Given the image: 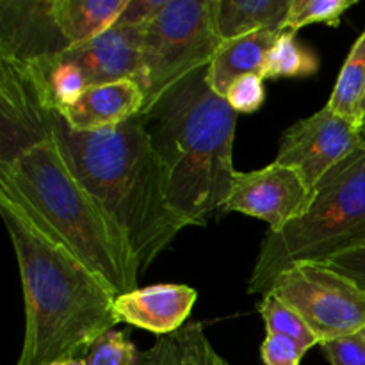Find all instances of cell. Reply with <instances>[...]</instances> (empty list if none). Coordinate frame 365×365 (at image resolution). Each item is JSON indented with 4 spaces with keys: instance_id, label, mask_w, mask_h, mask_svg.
<instances>
[{
    "instance_id": "cell-21",
    "label": "cell",
    "mask_w": 365,
    "mask_h": 365,
    "mask_svg": "<svg viewBox=\"0 0 365 365\" xmlns=\"http://www.w3.org/2000/svg\"><path fill=\"white\" fill-rule=\"evenodd\" d=\"M359 0H291L287 20L282 32H296L310 24H327L339 27L342 16Z\"/></svg>"
},
{
    "instance_id": "cell-13",
    "label": "cell",
    "mask_w": 365,
    "mask_h": 365,
    "mask_svg": "<svg viewBox=\"0 0 365 365\" xmlns=\"http://www.w3.org/2000/svg\"><path fill=\"white\" fill-rule=\"evenodd\" d=\"M145 93L135 81L89 86L84 95L61 113L75 132H96L116 127L143 113Z\"/></svg>"
},
{
    "instance_id": "cell-27",
    "label": "cell",
    "mask_w": 365,
    "mask_h": 365,
    "mask_svg": "<svg viewBox=\"0 0 365 365\" xmlns=\"http://www.w3.org/2000/svg\"><path fill=\"white\" fill-rule=\"evenodd\" d=\"M164 4H166V0H128L127 7L121 13L116 25L145 31L155 20Z\"/></svg>"
},
{
    "instance_id": "cell-11",
    "label": "cell",
    "mask_w": 365,
    "mask_h": 365,
    "mask_svg": "<svg viewBox=\"0 0 365 365\" xmlns=\"http://www.w3.org/2000/svg\"><path fill=\"white\" fill-rule=\"evenodd\" d=\"M143 31L114 25L88 43L73 46L63 56L73 61L88 78L89 86L118 81L143 84Z\"/></svg>"
},
{
    "instance_id": "cell-17",
    "label": "cell",
    "mask_w": 365,
    "mask_h": 365,
    "mask_svg": "<svg viewBox=\"0 0 365 365\" xmlns=\"http://www.w3.org/2000/svg\"><path fill=\"white\" fill-rule=\"evenodd\" d=\"M138 365H230L207 339L202 323H187L139 355Z\"/></svg>"
},
{
    "instance_id": "cell-12",
    "label": "cell",
    "mask_w": 365,
    "mask_h": 365,
    "mask_svg": "<svg viewBox=\"0 0 365 365\" xmlns=\"http://www.w3.org/2000/svg\"><path fill=\"white\" fill-rule=\"evenodd\" d=\"M196 299L198 292L189 285H148L116 296L114 312L120 323L163 337L175 334L187 324Z\"/></svg>"
},
{
    "instance_id": "cell-6",
    "label": "cell",
    "mask_w": 365,
    "mask_h": 365,
    "mask_svg": "<svg viewBox=\"0 0 365 365\" xmlns=\"http://www.w3.org/2000/svg\"><path fill=\"white\" fill-rule=\"evenodd\" d=\"M223 39L216 27V0H166L143 31V113L178 84L209 68Z\"/></svg>"
},
{
    "instance_id": "cell-29",
    "label": "cell",
    "mask_w": 365,
    "mask_h": 365,
    "mask_svg": "<svg viewBox=\"0 0 365 365\" xmlns=\"http://www.w3.org/2000/svg\"><path fill=\"white\" fill-rule=\"evenodd\" d=\"M360 134H362V138L365 141V100H364V106H362V125H360Z\"/></svg>"
},
{
    "instance_id": "cell-14",
    "label": "cell",
    "mask_w": 365,
    "mask_h": 365,
    "mask_svg": "<svg viewBox=\"0 0 365 365\" xmlns=\"http://www.w3.org/2000/svg\"><path fill=\"white\" fill-rule=\"evenodd\" d=\"M280 36L282 32L259 31L225 41L207 68V81L210 88L225 98L232 82L242 75L253 73L262 77L267 53Z\"/></svg>"
},
{
    "instance_id": "cell-10",
    "label": "cell",
    "mask_w": 365,
    "mask_h": 365,
    "mask_svg": "<svg viewBox=\"0 0 365 365\" xmlns=\"http://www.w3.org/2000/svg\"><path fill=\"white\" fill-rule=\"evenodd\" d=\"M70 48L53 0H0V61L27 66L56 59Z\"/></svg>"
},
{
    "instance_id": "cell-18",
    "label": "cell",
    "mask_w": 365,
    "mask_h": 365,
    "mask_svg": "<svg viewBox=\"0 0 365 365\" xmlns=\"http://www.w3.org/2000/svg\"><path fill=\"white\" fill-rule=\"evenodd\" d=\"M365 100V29L356 38L339 73L335 88L327 106L355 127L362 125V106Z\"/></svg>"
},
{
    "instance_id": "cell-22",
    "label": "cell",
    "mask_w": 365,
    "mask_h": 365,
    "mask_svg": "<svg viewBox=\"0 0 365 365\" xmlns=\"http://www.w3.org/2000/svg\"><path fill=\"white\" fill-rule=\"evenodd\" d=\"M139 355L125 331L109 330L93 342L84 360L86 365H138Z\"/></svg>"
},
{
    "instance_id": "cell-28",
    "label": "cell",
    "mask_w": 365,
    "mask_h": 365,
    "mask_svg": "<svg viewBox=\"0 0 365 365\" xmlns=\"http://www.w3.org/2000/svg\"><path fill=\"white\" fill-rule=\"evenodd\" d=\"M59 365H86V360L84 359H71V360H66V362H63Z\"/></svg>"
},
{
    "instance_id": "cell-16",
    "label": "cell",
    "mask_w": 365,
    "mask_h": 365,
    "mask_svg": "<svg viewBox=\"0 0 365 365\" xmlns=\"http://www.w3.org/2000/svg\"><path fill=\"white\" fill-rule=\"evenodd\" d=\"M128 0H53L57 24L73 46L98 38L116 25Z\"/></svg>"
},
{
    "instance_id": "cell-25",
    "label": "cell",
    "mask_w": 365,
    "mask_h": 365,
    "mask_svg": "<svg viewBox=\"0 0 365 365\" xmlns=\"http://www.w3.org/2000/svg\"><path fill=\"white\" fill-rule=\"evenodd\" d=\"M321 348L331 365H365L364 331L323 342Z\"/></svg>"
},
{
    "instance_id": "cell-30",
    "label": "cell",
    "mask_w": 365,
    "mask_h": 365,
    "mask_svg": "<svg viewBox=\"0 0 365 365\" xmlns=\"http://www.w3.org/2000/svg\"><path fill=\"white\" fill-rule=\"evenodd\" d=\"M364 335H365V330H364Z\"/></svg>"
},
{
    "instance_id": "cell-24",
    "label": "cell",
    "mask_w": 365,
    "mask_h": 365,
    "mask_svg": "<svg viewBox=\"0 0 365 365\" xmlns=\"http://www.w3.org/2000/svg\"><path fill=\"white\" fill-rule=\"evenodd\" d=\"M307 351L299 342L278 334H267L260 348L264 365H299Z\"/></svg>"
},
{
    "instance_id": "cell-8",
    "label": "cell",
    "mask_w": 365,
    "mask_h": 365,
    "mask_svg": "<svg viewBox=\"0 0 365 365\" xmlns=\"http://www.w3.org/2000/svg\"><path fill=\"white\" fill-rule=\"evenodd\" d=\"M364 145L359 127L324 106L282 135L274 163L294 170L312 192L328 171Z\"/></svg>"
},
{
    "instance_id": "cell-7",
    "label": "cell",
    "mask_w": 365,
    "mask_h": 365,
    "mask_svg": "<svg viewBox=\"0 0 365 365\" xmlns=\"http://www.w3.org/2000/svg\"><path fill=\"white\" fill-rule=\"evenodd\" d=\"M271 292L305 319L321 344L365 330V292L327 264H294Z\"/></svg>"
},
{
    "instance_id": "cell-20",
    "label": "cell",
    "mask_w": 365,
    "mask_h": 365,
    "mask_svg": "<svg viewBox=\"0 0 365 365\" xmlns=\"http://www.w3.org/2000/svg\"><path fill=\"white\" fill-rule=\"evenodd\" d=\"M259 312L266 323L267 334L285 335L292 341L299 342L305 349H312L314 346H321L319 339L314 335L309 324L291 305L278 298L274 292H266L259 305Z\"/></svg>"
},
{
    "instance_id": "cell-2",
    "label": "cell",
    "mask_w": 365,
    "mask_h": 365,
    "mask_svg": "<svg viewBox=\"0 0 365 365\" xmlns=\"http://www.w3.org/2000/svg\"><path fill=\"white\" fill-rule=\"evenodd\" d=\"M50 128L81 184L127 241L139 274L187 227L168 202V177L143 114L96 132L71 130L59 113Z\"/></svg>"
},
{
    "instance_id": "cell-19",
    "label": "cell",
    "mask_w": 365,
    "mask_h": 365,
    "mask_svg": "<svg viewBox=\"0 0 365 365\" xmlns=\"http://www.w3.org/2000/svg\"><path fill=\"white\" fill-rule=\"evenodd\" d=\"M319 70V57L296 39L292 32H282L278 41L267 53L264 78L312 77Z\"/></svg>"
},
{
    "instance_id": "cell-23",
    "label": "cell",
    "mask_w": 365,
    "mask_h": 365,
    "mask_svg": "<svg viewBox=\"0 0 365 365\" xmlns=\"http://www.w3.org/2000/svg\"><path fill=\"white\" fill-rule=\"evenodd\" d=\"M225 100L237 114H252L262 107L266 100L264 78L260 75H242L232 82Z\"/></svg>"
},
{
    "instance_id": "cell-15",
    "label": "cell",
    "mask_w": 365,
    "mask_h": 365,
    "mask_svg": "<svg viewBox=\"0 0 365 365\" xmlns=\"http://www.w3.org/2000/svg\"><path fill=\"white\" fill-rule=\"evenodd\" d=\"M291 0H216V27L225 41L259 31L282 32Z\"/></svg>"
},
{
    "instance_id": "cell-3",
    "label": "cell",
    "mask_w": 365,
    "mask_h": 365,
    "mask_svg": "<svg viewBox=\"0 0 365 365\" xmlns=\"http://www.w3.org/2000/svg\"><path fill=\"white\" fill-rule=\"evenodd\" d=\"M0 192L27 210L114 294L138 289L139 267L127 241L70 170L52 128L0 159Z\"/></svg>"
},
{
    "instance_id": "cell-26",
    "label": "cell",
    "mask_w": 365,
    "mask_h": 365,
    "mask_svg": "<svg viewBox=\"0 0 365 365\" xmlns=\"http://www.w3.org/2000/svg\"><path fill=\"white\" fill-rule=\"evenodd\" d=\"M324 264L355 282L365 292V242L339 253V255L327 260Z\"/></svg>"
},
{
    "instance_id": "cell-9",
    "label": "cell",
    "mask_w": 365,
    "mask_h": 365,
    "mask_svg": "<svg viewBox=\"0 0 365 365\" xmlns=\"http://www.w3.org/2000/svg\"><path fill=\"white\" fill-rule=\"evenodd\" d=\"M312 192L294 170L273 163L255 171H235L225 212H239L269 225L280 232L309 207Z\"/></svg>"
},
{
    "instance_id": "cell-1",
    "label": "cell",
    "mask_w": 365,
    "mask_h": 365,
    "mask_svg": "<svg viewBox=\"0 0 365 365\" xmlns=\"http://www.w3.org/2000/svg\"><path fill=\"white\" fill-rule=\"evenodd\" d=\"M25 305V335L16 365H59L84 359L96 339L114 330L116 294L70 250L0 192Z\"/></svg>"
},
{
    "instance_id": "cell-5",
    "label": "cell",
    "mask_w": 365,
    "mask_h": 365,
    "mask_svg": "<svg viewBox=\"0 0 365 365\" xmlns=\"http://www.w3.org/2000/svg\"><path fill=\"white\" fill-rule=\"evenodd\" d=\"M365 242V145L328 171L309 207L280 232H267L248 282L250 294H266L284 271L302 262L334 259Z\"/></svg>"
},
{
    "instance_id": "cell-4",
    "label": "cell",
    "mask_w": 365,
    "mask_h": 365,
    "mask_svg": "<svg viewBox=\"0 0 365 365\" xmlns=\"http://www.w3.org/2000/svg\"><path fill=\"white\" fill-rule=\"evenodd\" d=\"M168 177V202L187 227H203L223 210L235 177L237 113L196 71L143 114Z\"/></svg>"
}]
</instances>
